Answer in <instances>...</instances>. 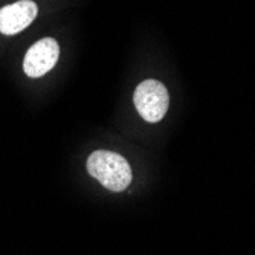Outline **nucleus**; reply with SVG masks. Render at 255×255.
Masks as SVG:
<instances>
[{
    "label": "nucleus",
    "instance_id": "nucleus-1",
    "mask_svg": "<svg viewBox=\"0 0 255 255\" xmlns=\"http://www.w3.org/2000/svg\"><path fill=\"white\" fill-rule=\"evenodd\" d=\"M87 171L110 191H124L131 182V168L118 153L98 150L87 159Z\"/></svg>",
    "mask_w": 255,
    "mask_h": 255
},
{
    "label": "nucleus",
    "instance_id": "nucleus-2",
    "mask_svg": "<svg viewBox=\"0 0 255 255\" xmlns=\"http://www.w3.org/2000/svg\"><path fill=\"white\" fill-rule=\"evenodd\" d=\"M133 101L136 110L147 123H159L170 106L167 87L157 80H145L134 90Z\"/></svg>",
    "mask_w": 255,
    "mask_h": 255
},
{
    "label": "nucleus",
    "instance_id": "nucleus-3",
    "mask_svg": "<svg viewBox=\"0 0 255 255\" xmlns=\"http://www.w3.org/2000/svg\"><path fill=\"white\" fill-rule=\"evenodd\" d=\"M58 57H60L58 43L51 37L41 38L28 49L25 60H23V71L31 78H40L48 74L55 66Z\"/></svg>",
    "mask_w": 255,
    "mask_h": 255
},
{
    "label": "nucleus",
    "instance_id": "nucleus-4",
    "mask_svg": "<svg viewBox=\"0 0 255 255\" xmlns=\"http://www.w3.org/2000/svg\"><path fill=\"white\" fill-rule=\"evenodd\" d=\"M37 14L38 8L32 0H18L6 5L0 9V32L5 35L18 34L31 25Z\"/></svg>",
    "mask_w": 255,
    "mask_h": 255
}]
</instances>
